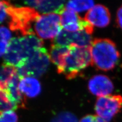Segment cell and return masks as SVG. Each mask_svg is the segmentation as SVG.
<instances>
[{"mask_svg":"<svg viewBox=\"0 0 122 122\" xmlns=\"http://www.w3.org/2000/svg\"><path fill=\"white\" fill-rule=\"evenodd\" d=\"M51 122H79L75 115L69 112H63L59 114Z\"/></svg>","mask_w":122,"mask_h":122,"instance_id":"obj_20","label":"cell"},{"mask_svg":"<svg viewBox=\"0 0 122 122\" xmlns=\"http://www.w3.org/2000/svg\"><path fill=\"white\" fill-rule=\"evenodd\" d=\"M61 24L64 30L74 33L86 30L92 35L94 27L74 11L66 8L60 14Z\"/></svg>","mask_w":122,"mask_h":122,"instance_id":"obj_8","label":"cell"},{"mask_svg":"<svg viewBox=\"0 0 122 122\" xmlns=\"http://www.w3.org/2000/svg\"><path fill=\"white\" fill-rule=\"evenodd\" d=\"M0 122H18V117L13 110L0 113Z\"/></svg>","mask_w":122,"mask_h":122,"instance_id":"obj_21","label":"cell"},{"mask_svg":"<svg viewBox=\"0 0 122 122\" xmlns=\"http://www.w3.org/2000/svg\"><path fill=\"white\" fill-rule=\"evenodd\" d=\"M87 87L92 94L99 97L110 95L114 89L111 79L107 76L101 74L92 77L89 81Z\"/></svg>","mask_w":122,"mask_h":122,"instance_id":"obj_11","label":"cell"},{"mask_svg":"<svg viewBox=\"0 0 122 122\" xmlns=\"http://www.w3.org/2000/svg\"><path fill=\"white\" fill-rule=\"evenodd\" d=\"M94 6V2L91 0H77L69 1L66 8L71 10L76 13L89 11Z\"/></svg>","mask_w":122,"mask_h":122,"instance_id":"obj_17","label":"cell"},{"mask_svg":"<svg viewBox=\"0 0 122 122\" xmlns=\"http://www.w3.org/2000/svg\"><path fill=\"white\" fill-rule=\"evenodd\" d=\"M7 13L9 19V26L12 31L24 36L34 35L33 23L40 16L37 11L30 7H15L8 2Z\"/></svg>","mask_w":122,"mask_h":122,"instance_id":"obj_4","label":"cell"},{"mask_svg":"<svg viewBox=\"0 0 122 122\" xmlns=\"http://www.w3.org/2000/svg\"><path fill=\"white\" fill-rule=\"evenodd\" d=\"M116 22L119 28L122 30V5L117 11Z\"/></svg>","mask_w":122,"mask_h":122,"instance_id":"obj_24","label":"cell"},{"mask_svg":"<svg viewBox=\"0 0 122 122\" xmlns=\"http://www.w3.org/2000/svg\"><path fill=\"white\" fill-rule=\"evenodd\" d=\"M17 109L11 101L7 89L0 88V113Z\"/></svg>","mask_w":122,"mask_h":122,"instance_id":"obj_18","label":"cell"},{"mask_svg":"<svg viewBox=\"0 0 122 122\" xmlns=\"http://www.w3.org/2000/svg\"><path fill=\"white\" fill-rule=\"evenodd\" d=\"M68 49L69 46H61L53 43L51 44L49 54L51 61L56 66L57 70L59 69L62 65L64 56Z\"/></svg>","mask_w":122,"mask_h":122,"instance_id":"obj_15","label":"cell"},{"mask_svg":"<svg viewBox=\"0 0 122 122\" xmlns=\"http://www.w3.org/2000/svg\"><path fill=\"white\" fill-rule=\"evenodd\" d=\"M35 30L37 35L42 39L56 38L62 30L60 15L56 13L41 15L36 21Z\"/></svg>","mask_w":122,"mask_h":122,"instance_id":"obj_6","label":"cell"},{"mask_svg":"<svg viewBox=\"0 0 122 122\" xmlns=\"http://www.w3.org/2000/svg\"><path fill=\"white\" fill-rule=\"evenodd\" d=\"M92 65L103 71L116 67L120 59V53L115 43L107 38H96L90 46Z\"/></svg>","mask_w":122,"mask_h":122,"instance_id":"obj_2","label":"cell"},{"mask_svg":"<svg viewBox=\"0 0 122 122\" xmlns=\"http://www.w3.org/2000/svg\"><path fill=\"white\" fill-rule=\"evenodd\" d=\"M92 41L91 35L86 30L71 33L62 30L52 43L66 46L74 44L81 47H90Z\"/></svg>","mask_w":122,"mask_h":122,"instance_id":"obj_9","label":"cell"},{"mask_svg":"<svg viewBox=\"0 0 122 122\" xmlns=\"http://www.w3.org/2000/svg\"><path fill=\"white\" fill-rule=\"evenodd\" d=\"M8 2L4 1H0V23L4 21L8 16L7 7Z\"/></svg>","mask_w":122,"mask_h":122,"instance_id":"obj_22","label":"cell"},{"mask_svg":"<svg viewBox=\"0 0 122 122\" xmlns=\"http://www.w3.org/2000/svg\"><path fill=\"white\" fill-rule=\"evenodd\" d=\"M32 7L35 8L39 11L47 14H61L64 10L65 1H28L25 2Z\"/></svg>","mask_w":122,"mask_h":122,"instance_id":"obj_12","label":"cell"},{"mask_svg":"<svg viewBox=\"0 0 122 122\" xmlns=\"http://www.w3.org/2000/svg\"><path fill=\"white\" fill-rule=\"evenodd\" d=\"M49 53L42 47L30 56L24 65L17 68L20 78L34 76L40 77L47 71L50 64Z\"/></svg>","mask_w":122,"mask_h":122,"instance_id":"obj_5","label":"cell"},{"mask_svg":"<svg viewBox=\"0 0 122 122\" xmlns=\"http://www.w3.org/2000/svg\"><path fill=\"white\" fill-rule=\"evenodd\" d=\"M84 19L93 26L103 28L110 24L111 15L106 6L97 4L87 11Z\"/></svg>","mask_w":122,"mask_h":122,"instance_id":"obj_10","label":"cell"},{"mask_svg":"<svg viewBox=\"0 0 122 122\" xmlns=\"http://www.w3.org/2000/svg\"><path fill=\"white\" fill-rule=\"evenodd\" d=\"M43 45L42 40L34 35L11 39L4 56V63L20 68L30 56L42 48Z\"/></svg>","mask_w":122,"mask_h":122,"instance_id":"obj_1","label":"cell"},{"mask_svg":"<svg viewBox=\"0 0 122 122\" xmlns=\"http://www.w3.org/2000/svg\"><path fill=\"white\" fill-rule=\"evenodd\" d=\"M96 115L108 122L122 109V96L120 95L98 97L95 104Z\"/></svg>","mask_w":122,"mask_h":122,"instance_id":"obj_7","label":"cell"},{"mask_svg":"<svg viewBox=\"0 0 122 122\" xmlns=\"http://www.w3.org/2000/svg\"><path fill=\"white\" fill-rule=\"evenodd\" d=\"M90 65L92 59L90 47L73 44L69 46L62 65L57 72L64 75L67 79H72L81 75L83 70Z\"/></svg>","mask_w":122,"mask_h":122,"instance_id":"obj_3","label":"cell"},{"mask_svg":"<svg viewBox=\"0 0 122 122\" xmlns=\"http://www.w3.org/2000/svg\"><path fill=\"white\" fill-rule=\"evenodd\" d=\"M17 74L16 67L6 64L0 66V87L7 86Z\"/></svg>","mask_w":122,"mask_h":122,"instance_id":"obj_16","label":"cell"},{"mask_svg":"<svg viewBox=\"0 0 122 122\" xmlns=\"http://www.w3.org/2000/svg\"><path fill=\"white\" fill-rule=\"evenodd\" d=\"M11 34L5 26L0 27V57L5 54L11 40Z\"/></svg>","mask_w":122,"mask_h":122,"instance_id":"obj_19","label":"cell"},{"mask_svg":"<svg viewBox=\"0 0 122 122\" xmlns=\"http://www.w3.org/2000/svg\"><path fill=\"white\" fill-rule=\"evenodd\" d=\"M19 89L21 93L27 97L35 98L41 93V86L37 79L32 77H25L20 78Z\"/></svg>","mask_w":122,"mask_h":122,"instance_id":"obj_14","label":"cell"},{"mask_svg":"<svg viewBox=\"0 0 122 122\" xmlns=\"http://www.w3.org/2000/svg\"><path fill=\"white\" fill-rule=\"evenodd\" d=\"M79 122H106L97 115L87 114L82 117Z\"/></svg>","mask_w":122,"mask_h":122,"instance_id":"obj_23","label":"cell"},{"mask_svg":"<svg viewBox=\"0 0 122 122\" xmlns=\"http://www.w3.org/2000/svg\"><path fill=\"white\" fill-rule=\"evenodd\" d=\"M20 78L18 73L15 75L8 84L7 91L11 101L18 108H24L25 107V97L19 89V82Z\"/></svg>","mask_w":122,"mask_h":122,"instance_id":"obj_13","label":"cell"}]
</instances>
